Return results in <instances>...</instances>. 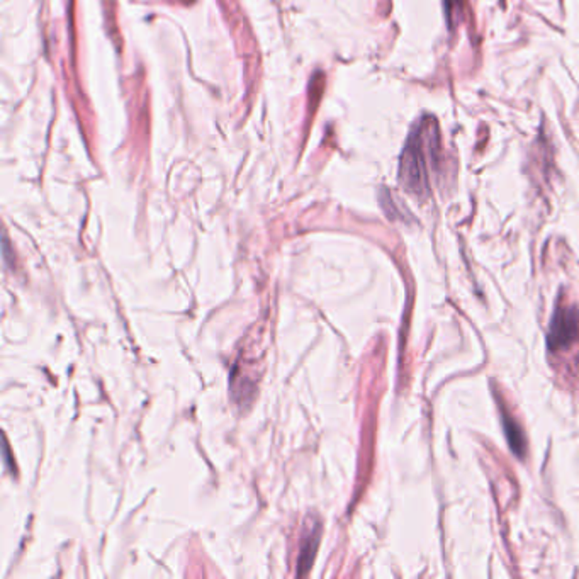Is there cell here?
I'll use <instances>...</instances> for the list:
<instances>
[{"mask_svg":"<svg viewBox=\"0 0 579 579\" xmlns=\"http://www.w3.org/2000/svg\"><path fill=\"white\" fill-rule=\"evenodd\" d=\"M320 524H315L313 527L309 528L303 542H301V547H299V559H298V576H306L315 562V558H316V550H318V545H320Z\"/></svg>","mask_w":579,"mask_h":579,"instance_id":"3957f363","label":"cell"},{"mask_svg":"<svg viewBox=\"0 0 579 579\" xmlns=\"http://www.w3.org/2000/svg\"><path fill=\"white\" fill-rule=\"evenodd\" d=\"M441 131L435 118L418 121L405 145L399 160V182L409 194L425 197L428 194V172L437 167L441 158Z\"/></svg>","mask_w":579,"mask_h":579,"instance_id":"6da1fadb","label":"cell"},{"mask_svg":"<svg viewBox=\"0 0 579 579\" xmlns=\"http://www.w3.org/2000/svg\"><path fill=\"white\" fill-rule=\"evenodd\" d=\"M445 5V16H447V22L450 31H454L460 22V19L464 18V0H443Z\"/></svg>","mask_w":579,"mask_h":579,"instance_id":"277c9868","label":"cell"},{"mask_svg":"<svg viewBox=\"0 0 579 579\" xmlns=\"http://www.w3.org/2000/svg\"><path fill=\"white\" fill-rule=\"evenodd\" d=\"M579 335V309L576 307H558L549 330V348L559 350L576 340Z\"/></svg>","mask_w":579,"mask_h":579,"instance_id":"7a4b0ae2","label":"cell"},{"mask_svg":"<svg viewBox=\"0 0 579 579\" xmlns=\"http://www.w3.org/2000/svg\"><path fill=\"white\" fill-rule=\"evenodd\" d=\"M505 432H507V437H508V442H510L511 449L515 454L522 456V449H524V441H522V432L520 428L513 424V420L505 416Z\"/></svg>","mask_w":579,"mask_h":579,"instance_id":"5b68a950","label":"cell"}]
</instances>
